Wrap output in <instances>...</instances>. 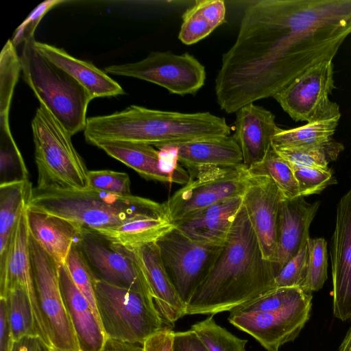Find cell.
I'll return each mask as SVG.
<instances>
[{"label":"cell","mask_w":351,"mask_h":351,"mask_svg":"<svg viewBox=\"0 0 351 351\" xmlns=\"http://www.w3.org/2000/svg\"><path fill=\"white\" fill-rule=\"evenodd\" d=\"M28 207L63 218L91 232L114 228L136 219L169 215L165 203L89 187L43 191L33 188Z\"/></svg>","instance_id":"277c9868"},{"label":"cell","mask_w":351,"mask_h":351,"mask_svg":"<svg viewBox=\"0 0 351 351\" xmlns=\"http://www.w3.org/2000/svg\"><path fill=\"white\" fill-rule=\"evenodd\" d=\"M242 206L243 197H233L173 223L195 241L206 245H223Z\"/></svg>","instance_id":"44dd1931"},{"label":"cell","mask_w":351,"mask_h":351,"mask_svg":"<svg viewBox=\"0 0 351 351\" xmlns=\"http://www.w3.org/2000/svg\"><path fill=\"white\" fill-rule=\"evenodd\" d=\"M339 119L317 121L302 126L282 130L280 128L272 139L275 149H298L324 143L332 138Z\"/></svg>","instance_id":"f546056e"},{"label":"cell","mask_w":351,"mask_h":351,"mask_svg":"<svg viewBox=\"0 0 351 351\" xmlns=\"http://www.w3.org/2000/svg\"><path fill=\"white\" fill-rule=\"evenodd\" d=\"M190 180L165 202L174 223L225 200L243 197L248 176L247 168L205 167L189 173Z\"/></svg>","instance_id":"9c48e42d"},{"label":"cell","mask_w":351,"mask_h":351,"mask_svg":"<svg viewBox=\"0 0 351 351\" xmlns=\"http://www.w3.org/2000/svg\"><path fill=\"white\" fill-rule=\"evenodd\" d=\"M334 315L351 318V189L337 207L330 252Z\"/></svg>","instance_id":"e0dca14e"},{"label":"cell","mask_w":351,"mask_h":351,"mask_svg":"<svg viewBox=\"0 0 351 351\" xmlns=\"http://www.w3.org/2000/svg\"><path fill=\"white\" fill-rule=\"evenodd\" d=\"M208 351H246L247 340L240 339L218 325L213 315L191 327Z\"/></svg>","instance_id":"d590c367"},{"label":"cell","mask_w":351,"mask_h":351,"mask_svg":"<svg viewBox=\"0 0 351 351\" xmlns=\"http://www.w3.org/2000/svg\"><path fill=\"white\" fill-rule=\"evenodd\" d=\"M175 227L169 215L136 219L114 228L96 232L112 243L128 248L156 242Z\"/></svg>","instance_id":"83f0119b"},{"label":"cell","mask_w":351,"mask_h":351,"mask_svg":"<svg viewBox=\"0 0 351 351\" xmlns=\"http://www.w3.org/2000/svg\"><path fill=\"white\" fill-rule=\"evenodd\" d=\"M34 40L23 44L20 56L23 80L40 104L71 135L84 131L93 97L71 75L40 54L34 46Z\"/></svg>","instance_id":"5b68a950"},{"label":"cell","mask_w":351,"mask_h":351,"mask_svg":"<svg viewBox=\"0 0 351 351\" xmlns=\"http://www.w3.org/2000/svg\"><path fill=\"white\" fill-rule=\"evenodd\" d=\"M172 351H208L197 335L191 329L173 334Z\"/></svg>","instance_id":"ee69618b"},{"label":"cell","mask_w":351,"mask_h":351,"mask_svg":"<svg viewBox=\"0 0 351 351\" xmlns=\"http://www.w3.org/2000/svg\"><path fill=\"white\" fill-rule=\"evenodd\" d=\"M125 248L130 251L141 269L165 324L171 328L186 315V305L168 277L156 242Z\"/></svg>","instance_id":"d6986e66"},{"label":"cell","mask_w":351,"mask_h":351,"mask_svg":"<svg viewBox=\"0 0 351 351\" xmlns=\"http://www.w3.org/2000/svg\"><path fill=\"white\" fill-rule=\"evenodd\" d=\"M339 351H351V328L341 343Z\"/></svg>","instance_id":"681fc988"},{"label":"cell","mask_w":351,"mask_h":351,"mask_svg":"<svg viewBox=\"0 0 351 351\" xmlns=\"http://www.w3.org/2000/svg\"><path fill=\"white\" fill-rule=\"evenodd\" d=\"M351 34V0H260L244 9L215 79L220 108L233 113L274 97L308 68L332 60Z\"/></svg>","instance_id":"6da1fadb"},{"label":"cell","mask_w":351,"mask_h":351,"mask_svg":"<svg viewBox=\"0 0 351 351\" xmlns=\"http://www.w3.org/2000/svg\"><path fill=\"white\" fill-rule=\"evenodd\" d=\"M307 293H308L300 287L275 289L257 298L234 307L229 312L259 313L271 311L293 304Z\"/></svg>","instance_id":"8d00e7d4"},{"label":"cell","mask_w":351,"mask_h":351,"mask_svg":"<svg viewBox=\"0 0 351 351\" xmlns=\"http://www.w3.org/2000/svg\"><path fill=\"white\" fill-rule=\"evenodd\" d=\"M29 250L37 300L51 351H80L66 311L57 263L29 234Z\"/></svg>","instance_id":"ba28073f"},{"label":"cell","mask_w":351,"mask_h":351,"mask_svg":"<svg viewBox=\"0 0 351 351\" xmlns=\"http://www.w3.org/2000/svg\"><path fill=\"white\" fill-rule=\"evenodd\" d=\"M27 206L23 210L12 232L6 258L0 263V298L5 299L10 288L21 287L30 300L38 335L49 347L33 278L27 219Z\"/></svg>","instance_id":"9a60e30c"},{"label":"cell","mask_w":351,"mask_h":351,"mask_svg":"<svg viewBox=\"0 0 351 351\" xmlns=\"http://www.w3.org/2000/svg\"><path fill=\"white\" fill-rule=\"evenodd\" d=\"M174 332L166 326L145 340L143 346L145 351H172Z\"/></svg>","instance_id":"f6af8a7d"},{"label":"cell","mask_w":351,"mask_h":351,"mask_svg":"<svg viewBox=\"0 0 351 351\" xmlns=\"http://www.w3.org/2000/svg\"><path fill=\"white\" fill-rule=\"evenodd\" d=\"M226 5L222 0H199L182 15L178 39L191 45L207 37L225 21Z\"/></svg>","instance_id":"4316f807"},{"label":"cell","mask_w":351,"mask_h":351,"mask_svg":"<svg viewBox=\"0 0 351 351\" xmlns=\"http://www.w3.org/2000/svg\"><path fill=\"white\" fill-rule=\"evenodd\" d=\"M90 144L136 171L146 180L173 183L163 168L159 150L152 145L122 141L97 140Z\"/></svg>","instance_id":"484cf974"},{"label":"cell","mask_w":351,"mask_h":351,"mask_svg":"<svg viewBox=\"0 0 351 351\" xmlns=\"http://www.w3.org/2000/svg\"><path fill=\"white\" fill-rule=\"evenodd\" d=\"M65 2L66 1L64 0H47L39 4L15 30L10 39L12 44L16 47L34 38V32L46 13L55 6Z\"/></svg>","instance_id":"7bdbcfd3"},{"label":"cell","mask_w":351,"mask_h":351,"mask_svg":"<svg viewBox=\"0 0 351 351\" xmlns=\"http://www.w3.org/2000/svg\"><path fill=\"white\" fill-rule=\"evenodd\" d=\"M247 171L251 175L269 177L285 198L293 199L300 196L292 167L272 145L263 160L248 168Z\"/></svg>","instance_id":"4dcf8cb0"},{"label":"cell","mask_w":351,"mask_h":351,"mask_svg":"<svg viewBox=\"0 0 351 351\" xmlns=\"http://www.w3.org/2000/svg\"><path fill=\"white\" fill-rule=\"evenodd\" d=\"M104 71L154 83L181 96L195 94L206 80L204 66L189 53L152 51L142 60L108 66Z\"/></svg>","instance_id":"8fae6325"},{"label":"cell","mask_w":351,"mask_h":351,"mask_svg":"<svg viewBox=\"0 0 351 351\" xmlns=\"http://www.w3.org/2000/svg\"><path fill=\"white\" fill-rule=\"evenodd\" d=\"M275 115L252 104L236 112L235 132L232 136L240 147L243 165L248 169L263 160L278 132Z\"/></svg>","instance_id":"ffe728a7"},{"label":"cell","mask_w":351,"mask_h":351,"mask_svg":"<svg viewBox=\"0 0 351 351\" xmlns=\"http://www.w3.org/2000/svg\"><path fill=\"white\" fill-rule=\"evenodd\" d=\"M34 46L40 54L82 84L93 99L125 93L116 81L92 63L74 58L62 48L36 40Z\"/></svg>","instance_id":"cb8c5ba5"},{"label":"cell","mask_w":351,"mask_h":351,"mask_svg":"<svg viewBox=\"0 0 351 351\" xmlns=\"http://www.w3.org/2000/svg\"><path fill=\"white\" fill-rule=\"evenodd\" d=\"M230 132L225 118L209 112L184 113L131 105L110 114L88 117L84 134L88 143L122 141L160 147L230 136Z\"/></svg>","instance_id":"3957f363"},{"label":"cell","mask_w":351,"mask_h":351,"mask_svg":"<svg viewBox=\"0 0 351 351\" xmlns=\"http://www.w3.org/2000/svg\"><path fill=\"white\" fill-rule=\"evenodd\" d=\"M178 147L179 163L189 173L205 167H236L243 165L239 145L233 136L204 138Z\"/></svg>","instance_id":"d4e9b609"},{"label":"cell","mask_w":351,"mask_h":351,"mask_svg":"<svg viewBox=\"0 0 351 351\" xmlns=\"http://www.w3.org/2000/svg\"><path fill=\"white\" fill-rule=\"evenodd\" d=\"M13 341L8 319L6 299L0 298V351H11Z\"/></svg>","instance_id":"bcb514c9"},{"label":"cell","mask_w":351,"mask_h":351,"mask_svg":"<svg viewBox=\"0 0 351 351\" xmlns=\"http://www.w3.org/2000/svg\"><path fill=\"white\" fill-rule=\"evenodd\" d=\"M100 351H145L143 344L106 338Z\"/></svg>","instance_id":"c3c4849f"},{"label":"cell","mask_w":351,"mask_h":351,"mask_svg":"<svg viewBox=\"0 0 351 351\" xmlns=\"http://www.w3.org/2000/svg\"><path fill=\"white\" fill-rule=\"evenodd\" d=\"M58 272L62 298L80 351H100L106 339L100 322L73 282L66 264L59 267Z\"/></svg>","instance_id":"7402d4cb"},{"label":"cell","mask_w":351,"mask_h":351,"mask_svg":"<svg viewBox=\"0 0 351 351\" xmlns=\"http://www.w3.org/2000/svg\"><path fill=\"white\" fill-rule=\"evenodd\" d=\"M11 351H51L38 336L23 337L12 343Z\"/></svg>","instance_id":"7dc6e473"},{"label":"cell","mask_w":351,"mask_h":351,"mask_svg":"<svg viewBox=\"0 0 351 351\" xmlns=\"http://www.w3.org/2000/svg\"><path fill=\"white\" fill-rule=\"evenodd\" d=\"M312 298V293H308L293 304L265 313L230 312L228 320L253 337L267 351H279L299 335L308 320Z\"/></svg>","instance_id":"4fadbf2b"},{"label":"cell","mask_w":351,"mask_h":351,"mask_svg":"<svg viewBox=\"0 0 351 351\" xmlns=\"http://www.w3.org/2000/svg\"><path fill=\"white\" fill-rule=\"evenodd\" d=\"M29 180L22 154L12 136L9 120L0 119V185Z\"/></svg>","instance_id":"1f68e13d"},{"label":"cell","mask_w":351,"mask_h":351,"mask_svg":"<svg viewBox=\"0 0 351 351\" xmlns=\"http://www.w3.org/2000/svg\"><path fill=\"white\" fill-rule=\"evenodd\" d=\"M129 176L123 172L108 169L88 172V187L121 195H131Z\"/></svg>","instance_id":"60d3db41"},{"label":"cell","mask_w":351,"mask_h":351,"mask_svg":"<svg viewBox=\"0 0 351 351\" xmlns=\"http://www.w3.org/2000/svg\"><path fill=\"white\" fill-rule=\"evenodd\" d=\"M308 245L306 243L276 275L274 280L275 289L301 288L305 278Z\"/></svg>","instance_id":"b9f144b4"},{"label":"cell","mask_w":351,"mask_h":351,"mask_svg":"<svg viewBox=\"0 0 351 351\" xmlns=\"http://www.w3.org/2000/svg\"><path fill=\"white\" fill-rule=\"evenodd\" d=\"M95 291L106 338L143 344L167 326L150 293L119 287L97 278Z\"/></svg>","instance_id":"52a82bcc"},{"label":"cell","mask_w":351,"mask_h":351,"mask_svg":"<svg viewBox=\"0 0 351 351\" xmlns=\"http://www.w3.org/2000/svg\"><path fill=\"white\" fill-rule=\"evenodd\" d=\"M37 185L43 190H83L88 188L86 165L74 147L71 134L40 104L32 121Z\"/></svg>","instance_id":"8992f818"},{"label":"cell","mask_w":351,"mask_h":351,"mask_svg":"<svg viewBox=\"0 0 351 351\" xmlns=\"http://www.w3.org/2000/svg\"><path fill=\"white\" fill-rule=\"evenodd\" d=\"M7 314L13 341L25 337L38 336L32 304L25 291L20 286L8 289L6 296Z\"/></svg>","instance_id":"d6a6232c"},{"label":"cell","mask_w":351,"mask_h":351,"mask_svg":"<svg viewBox=\"0 0 351 351\" xmlns=\"http://www.w3.org/2000/svg\"><path fill=\"white\" fill-rule=\"evenodd\" d=\"M82 230L77 246L97 279L119 287L152 294L141 269L128 249L96 232Z\"/></svg>","instance_id":"5bb4252c"},{"label":"cell","mask_w":351,"mask_h":351,"mask_svg":"<svg viewBox=\"0 0 351 351\" xmlns=\"http://www.w3.org/2000/svg\"><path fill=\"white\" fill-rule=\"evenodd\" d=\"M65 264L73 282L88 301L95 315L100 322L95 291L96 278L77 245L75 244L72 246Z\"/></svg>","instance_id":"f35d334b"},{"label":"cell","mask_w":351,"mask_h":351,"mask_svg":"<svg viewBox=\"0 0 351 351\" xmlns=\"http://www.w3.org/2000/svg\"><path fill=\"white\" fill-rule=\"evenodd\" d=\"M29 234L51 256L58 266L66 263L73 245L80 241L82 230L63 218L28 207Z\"/></svg>","instance_id":"603a6c76"},{"label":"cell","mask_w":351,"mask_h":351,"mask_svg":"<svg viewBox=\"0 0 351 351\" xmlns=\"http://www.w3.org/2000/svg\"><path fill=\"white\" fill-rule=\"evenodd\" d=\"M21 63L16 47L9 39L0 55V119H9L14 90L17 83Z\"/></svg>","instance_id":"e575fe53"},{"label":"cell","mask_w":351,"mask_h":351,"mask_svg":"<svg viewBox=\"0 0 351 351\" xmlns=\"http://www.w3.org/2000/svg\"><path fill=\"white\" fill-rule=\"evenodd\" d=\"M332 60L308 68L274 98L295 121L339 119V106L329 99L335 86Z\"/></svg>","instance_id":"7c38bea8"},{"label":"cell","mask_w":351,"mask_h":351,"mask_svg":"<svg viewBox=\"0 0 351 351\" xmlns=\"http://www.w3.org/2000/svg\"><path fill=\"white\" fill-rule=\"evenodd\" d=\"M32 191L29 180L0 185V263L6 258L12 232Z\"/></svg>","instance_id":"f1b7e54d"},{"label":"cell","mask_w":351,"mask_h":351,"mask_svg":"<svg viewBox=\"0 0 351 351\" xmlns=\"http://www.w3.org/2000/svg\"><path fill=\"white\" fill-rule=\"evenodd\" d=\"M292 169L298 184L300 195L304 197L318 194L328 186L335 182L332 171L328 167Z\"/></svg>","instance_id":"ab89813d"},{"label":"cell","mask_w":351,"mask_h":351,"mask_svg":"<svg viewBox=\"0 0 351 351\" xmlns=\"http://www.w3.org/2000/svg\"><path fill=\"white\" fill-rule=\"evenodd\" d=\"M156 243L168 277L186 306L208 276L223 245L195 241L176 226Z\"/></svg>","instance_id":"30bf717a"},{"label":"cell","mask_w":351,"mask_h":351,"mask_svg":"<svg viewBox=\"0 0 351 351\" xmlns=\"http://www.w3.org/2000/svg\"><path fill=\"white\" fill-rule=\"evenodd\" d=\"M319 206V202L309 204L302 196L282 198L278 214L276 252L273 263L276 276L307 243L309 227Z\"/></svg>","instance_id":"ac0fdd59"},{"label":"cell","mask_w":351,"mask_h":351,"mask_svg":"<svg viewBox=\"0 0 351 351\" xmlns=\"http://www.w3.org/2000/svg\"><path fill=\"white\" fill-rule=\"evenodd\" d=\"M307 245L306 274L301 289L312 293L322 288L328 277L327 243L324 238L309 237Z\"/></svg>","instance_id":"74e56055"},{"label":"cell","mask_w":351,"mask_h":351,"mask_svg":"<svg viewBox=\"0 0 351 351\" xmlns=\"http://www.w3.org/2000/svg\"><path fill=\"white\" fill-rule=\"evenodd\" d=\"M283 197L269 177L251 175L248 172L243 206L264 258L272 264L276 252L278 214Z\"/></svg>","instance_id":"2e32d148"},{"label":"cell","mask_w":351,"mask_h":351,"mask_svg":"<svg viewBox=\"0 0 351 351\" xmlns=\"http://www.w3.org/2000/svg\"><path fill=\"white\" fill-rule=\"evenodd\" d=\"M343 145L332 138L321 145L298 149H275L292 168L328 167L343 149Z\"/></svg>","instance_id":"836d02e7"},{"label":"cell","mask_w":351,"mask_h":351,"mask_svg":"<svg viewBox=\"0 0 351 351\" xmlns=\"http://www.w3.org/2000/svg\"><path fill=\"white\" fill-rule=\"evenodd\" d=\"M275 277L242 206L210 272L186 304V315L229 311L275 289Z\"/></svg>","instance_id":"7a4b0ae2"}]
</instances>
